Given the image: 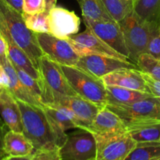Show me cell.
<instances>
[{"instance_id": "cell-1", "label": "cell", "mask_w": 160, "mask_h": 160, "mask_svg": "<svg viewBox=\"0 0 160 160\" xmlns=\"http://www.w3.org/2000/svg\"><path fill=\"white\" fill-rule=\"evenodd\" d=\"M0 34L6 42L22 48L38 69L39 59L44 54L38 44L36 34L27 28L21 12L5 0H0Z\"/></svg>"}, {"instance_id": "cell-3", "label": "cell", "mask_w": 160, "mask_h": 160, "mask_svg": "<svg viewBox=\"0 0 160 160\" xmlns=\"http://www.w3.org/2000/svg\"><path fill=\"white\" fill-rule=\"evenodd\" d=\"M119 24L128 49L129 59L136 64L140 56L146 53L152 31L159 24L142 20L133 11L119 22Z\"/></svg>"}, {"instance_id": "cell-6", "label": "cell", "mask_w": 160, "mask_h": 160, "mask_svg": "<svg viewBox=\"0 0 160 160\" xmlns=\"http://www.w3.org/2000/svg\"><path fill=\"white\" fill-rule=\"evenodd\" d=\"M42 89V105L58 104L68 108L75 113L80 127L79 129L84 130L89 126L101 107L83 98L82 97L64 95L51 90L47 87L42 79H40Z\"/></svg>"}, {"instance_id": "cell-8", "label": "cell", "mask_w": 160, "mask_h": 160, "mask_svg": "<svg viewBox=\"0 0 160 160\" xmlns=\"http://www.w3.org/2000/svg\"><path fill=\"white\" fill-rule=\"evenodd\" d=\"M61 160L95 159L97 152L95 137L85 130L67 134L64 145L60 148Z\"/></svg>"}, {"instance_id": "cell-41", "label": "cell", "mask_w": 160, "mask_h": 160, "mask_svg": "<svg viewBox=\"0 0 160 160\" xmlns=\"http://www.w3.org/2000/svg\"><path fill=\"white\" fill-rule=\"evenodd\" d=\"M129 1H131V2H133V4H135V2H136V0H129Z\"/></svg>"}, {"instance_id": "cell-34", "label": "cell", "mask_w": 160, "mask_h": 160, "mask_svg": "<svg viewBox=\"0 0 160 160\" xmlns=\"http://www.w3.org/2000/svg\"><path fill=\"white\" fill-rule=\"evenodd\" d=\"M142 76L144 81H146L147 87H148L150 93L155 97L160 103V81H156L152 77L147 75V73L142 72Z\"/></svg>"}, {"instance_id": "cell-33", "label": "cell", "mask_w": 160, "mask_h": 160, "mask_svg": "<svg viewBox=\"0 0 160 160\" xmlns=\"http://www.w3.org/2000/svg\"><path fill=\"white\" fill-rule=\"evenodd\" d=\"M59 150H35L31 160H61Z\"/></svg>"}, {"instance_id": "cell-24", "label": "cell", "mask_w": 160, "mask_h": 160, "mask_svg": "<svg viewBox=\"0 0 160 160\" xmlns=\"http://www.w3.org/2000/svg\"><path fill=\"white\" fill-rule=\"evenodd\" d=\"M127 131L136 143L160 142V121L134 127Z\"/></svg>"}, {"instance_id": "cell-45", "label": "cell", "mask_w": 160, "mask_h": 160, "mask_svg": "<svg viewBox=\"0 0 160 160\" xmlns=\"http://www.w3.org/2000/svg\"></svg>"}, {"instance_id": "cell-17", "label": "cell", "mask_w": 160, "mask_h": 160, "mask_svg": "<svg viewBox=\"0 0 160 160\" xmlns=\"http://www.w3.org/2000/svg\"><path fill=\"white\" fill-rule=\"evenodd\" d=\"M0 115L9 130L23 133L21 113L17 98L4 88H0Z\"/></svg>"}, {"instance_id": "cell-10", "label": "cell", "mask_w": 160, "mask_h": 160, "mask_svg": "<svg viewBox=\"0 0 160 160\" xmlns=\"http://www.w3.org/2000/svg\"><path fill=\"white\" fill-rule=\"evenodd\" d=\"M79 56L86 55H100L130 61L125 56L116 52L108 44L99 38L90 29L86 28L83 32L72 35L67 39Z\"/></svg>"}, {"instance_id": "cell-31", "label": "cell", "mask_w": 160, "mask_h": 160, "mask_svg": "<svg viewBox=\"0 0 160 160\" xmlns=\"http://www.w3.org/2000/svg\"><path fill=\"white\" fill-rule=\"evenodd\" d=\"M146 53L160 60V25H156L151 35Z\"/></svg>"}, {"instance_id": "cell-30", "label": "cell", "mask_w": 160, "mask_h": 160, "mask_svg": "<svg viewBox=\"0 0 160 160\" xmlns=\"http://www.w3.org/2000/svg\"><path fill=\"white\" fill-rule=\"evenodd\" d=\"M43 109L48 118L65 131L72 128H77L76 123L61 111L51 106H44V105Z\"/></svg>"}, {"instance_id": "cell-2", "label": "cell", "mask_w": 160, "mask_h": 160, "mask_svg": "<svg viewBox=\"0 0 160 160\" xmlns=\"http://www.w3.org/2000/svg\"><path fill=\"white\" fill-rule=\"evenodd\" d=\"M21 113L23 134L31 142L35 150L60 148L56 136L43 107L17 99Z\"/></svg>"}, {"instance_id": "cell-21", "label": "cell", "mask_w": 160, "mask_h": 160, "mask_svg": "<svg viewBox=\"0 0 160 160\" xmlns=\"http://www.w3.org/2000/svg\"><path fill=\"white\" fill-rule=\"evenodd\" d=\"M8 47V58L13 66L26 72L34 79L39 81L41 75L38 69L35 67L31 59L22 48L11 42H6Z\"/></svg>"}, {"instance_id": "cell-19", "label": "cell", "mask_w": 160, "mask_h": 160, "mask_svg": "<svg viewBox=\"0 0 160 160\" xmlns=\"http://www.w3.org/2000/svg\"><path fill=\"white\" fill-rule=\"evenodd\" d=\"M1 66L4 67L5 70L6 71L8 77H9V84L7 90L17 99L24 102L28 103V104L33 105V106L43 107V105L39 102L37 99H35L31 95V94L27 90L26 88L22 84V83L20 82V79L17 76V72H16L13 64L9 61V58H7Z\"/></svg>"}, {"instance_id": "cell-27", "label": "cell", "mask_w": 160, "mask_h": 160, "mask_svg": "<svg viewBox=\"0 0 160 160\" xmlns=\"http://www.w3.org/2000/svg\"><path fill=\"white\" fill-rule=\"evenodd\" d=\"M49 12L44 10L35 14L23 12V19L27 28L35 33H49L47 17Z\"/></svg>"}, {"instance_id": "cell-25", "label": "cell", "mask_w": 160, "mask_h": 160, "mask_svg": "<svg viewBox=\"0 0 160 160\" xmlns=\"http://www.w3.org/2000/svg\"><path fill=\"white\" fill-rule=\"evenodd\" d=\"M160 157V142H137L124 160H155Z\"/></svg>"}, {"instance_id": "cell-37", "label": "cell", "mask_w": 160, "mask_h": 160, "mask_svg": "<svg viewBox=\"0 0 160 160\" xmlns=\"http://www.w3.org/2000/svg\"><path fill=\"white\" fill-rule=\"evenodd\" d=\"M6 133L4 126L0 124V160L6 159L8 158V156L6 154L4 148H3V138H4V135Z\"/></svg>"}, {"instance_id": "cell-35", "label": "cell", "mask_w": 160, "mask_h": 160, "mask_svg": "<svg viewBox=\"0 0 160 160\" xmlns=\"http://www.w3.org/2000/svg\"><path fill=\"white\" fill-rule=\"evenodd\" d=\"M8 58V47L6 41L0 34V65Z\"/></svg>"}, {"instance_id": "cell-38", "label": "cell", "mask_w": 160, "mask_h": 160, "mask_svg": "<svg viewBox=\"0 0 160 160\" xmlns=\"http://www.w3.org/2000/svg\"><path fill=\"white\" fill-rule=\"evenodd\" d=\"M10 6L23 13V0H5Z\"/></svg>"}, {"instance_id": "cell-29", "label": "cell", "mask_w": 160, "mask_h": 160, "mask_svg": "<svg viewBox=\"0 0 160 160\" xmlns=\"http://www.w3.org/2000/svg\"><path fill=\"white\" fill-rule=\"evenodd\" d=\"M13 67L22 84L26 88L27 90L31 94V95L35 99H37L39 102L42 103V89H41L40 80L37 81V80L34 79L30 75H28L26 72L24 71L19 67H16V66H13Z\"/></svg>"}, {"instance_id": "cell-23", "label": "cell", "mask_w": 160, "mask_h": 160, "mask_svg": "<svg viewBox=\"0 0 160 160\" xmlns=\"http://www.w3.org/2000/svg\"><path fill=\"white\" fill-rule=\"evenodd\" d=\"M133 12L142 20L159 24L160 0H136Z\"/></svg>"}, {"instance_id": "cell-36", "label": "cell", "mask_w": 160, "mask_h": 160, "mask_svg": "<svg viewBox=\"0 0 160 160\" xmlns=\"http://www.w3.org/2000/svg\"><path fill=\"white\" fill-rule=\"evenodd\" d=\"M9 84V80L7 73L5 70L4 67L0 65V88H4L7 90Z\"/></svg>"}, {"instance_id": "cell-20", "label": "cell", "mask_w": 160, "mask_h": 160, "mask_svg": "<svg viewBox=\"0 0 160 160\" xmlns=\"http://www.w3.org/2000/svg\"><path fill=\"white\" fill-rule=\"evenodd\" d=\"M106 86V85H105ZM107 105H127L153 96L151 93L118 86H106Z\"/></svg>"}, {"instance_id": "cell-5", "label": "cell", "mask_w": 160, "mask_h": 160, "mask_svg": "<svg viewBox=\"0 0 160 160\" xmlns=\"http://www.w3.org/2000/svg\"><path fill=\"white\" fill-rule=\"evenodd\" d=\"M106 107L119 116L126 129L160 121V103L151 96L127 105H106Z\"/></svg>"}, {"instance_id": "cell-43", "label": "cell", "mask_w": 160, "mask_h": 160, "mask_svg": "<svg viewBox=\"0 0 160 160\" xmlns=\"http://www.w3.org/2000/svg\"><path fill=\"white\" fill-rule=\"evenodd\" d=\"M91 160H95V159H91Z\"/></svg>"}, {"instance_id": "cell-18", "label": "cell", "mask_w": 160, "mask_h": 160, "mask_svg": "<svg viewBox=\"0 0 160 160\" xmlns=\"http://www.w3.org/2000/svg\"><path fill=\"white\" fill-rule=\"evenodd\" d=\"M3 148L9 156H24L32 154L35 149L31 142L22 132L9 130L3 138Z\"/></svg>"}, {"instance_id": "cell-14", "label": "cell", "mask_w": 160, "mask_h": 160, "mask_svg": "<svg viewBox=\"0 0 160 160\" xmlns=\"http://www.w3.org/2000/svg\"><path fill=\"white\" fill-rule=\"evenodd\" d=\"M38 70L40 73L41 79L44 84L51 90L64 95H78L69 84L59 64L48 56L43 55L39 59Z\"/></svg>"}, {"instance_id": "cell-7", "label": "cell", "mask_w": 160, "mask_h": 160, "mask_svg": "<svg viewBox=\"0 0 160 160\" xmlns=\"http://www.w3.org/2000/svg\"><path fill=\"white\" fill-rule=\"evenodd\" d=\"M93 135L97 145L95 160H124L136 144L127 131Z\"/></svg>"}, {"instance_id": "cell-46", "label": "cell", "mask_w": 160, "mask_h": 160, "mask_svg": "<svg viewBox=\"0 0 160 160\" xmlns=\"http://www.w3.org/2000/svg\"><path fill=\"white\" fill-rule=\"evenodd\" d=\"M6 160H7V159H6Z\"/></svg>"}, {"instance_id": "cell-32", "label": "cell", "mask_w": 160, "mask_h": 160, "mask_svg": "<svg viewBox=\"0 0 160 160\" xmlns=\"http://www.w3.org/2000/svg\"><path fill=\"white\" fill-rule=\"evenodd\" d=\"M45 9V0H23V12L35 14Z\"/></svg>"}, {"instance_id": "cell-47", "label": "cell", "mask_w": 160, "mask_h": 160, "mask_svg": "<svg viewBox=\"0 0 160 160\" xmlns=\"http://www.w3.org/2000/svg\"><path fill=\"white\" fill-rule=\"evenodd\" d=\"M159 24H160V23H159Z\"/></svg>"}, {"instance_id": "cell-11", "label": "cell", "mask_w": 160, "mask_h": 160, "mask_svg": "<svg viewBox=\"0 0 160 160\" xmlns=\"http://www.w3.org/2000/svg\"><path fill=\"white\" fill-rule=\"evenodd\" d=\"M76 67L98 79H101L102 77L121 69H139L131 61L121 60L100 55L80 56Z\"/></svg>"}, {"instance_id": "cell-44", "label": "cell", "mask_w": 160, "mask_h": 160, "mask_svg": "<svg viewBox=\"0 0 160 160\" xmlns=\"http://www.w3.org/2000/svg\"><path fill=\"white\" fill-rule=\"evenodd\" d=\"M6 159H3V160H6Z\"/></svg>"}, {"instance_id": "cell-26", "label": "cell", "mask_w": 160, "mask_h": 160, "mask_svg": "<svg viewBox=\"0 0 160 160\" xmlns=\"http://www.w3.org/2000/svg\"><path fill=\"white\" fill-rule=\"evenodd\" d=\"M113 20L117 23L123 20L128 14L133 11V2L129 0H101Z\"/></svg>"}, {"instance_id": "cell-4", "label": "cell", "mask_w": 160, "mask_h": 160, "mask_svg": "<svg viewBox=\"0 0 160 160\" xmlns=\"http://www.w3.org/2000/svg\"><path fill=\"white\" fill-rule=\"evenodd\" d=\"M60 67L71 87L78 96L101 108L106 106V86L101 79L92 76L76 66L60 65Z\"/></svg>"}, {"instance_id": "cell-15", "label": "cell", "mask_w": 160, "mask_h": 160, "mask_svg": "<svg viewBox=\"0 0 160 160\" xmlns=\"http://www.w3.org/2000/svg\"><path fill=\"white\" fill-rule=\"evenodd\" d=\"M101 80L106 86H118L150 93L139 69H121L102 77Z\"/></svg>"}, {"instance_id": "cell-9", "label": "cell", "mask_w": 160, "mask_h": 160, "mask_svg": "<svg viewBox=\"0 0 160 160\" xmlns=\"http://www.w3.org/2000/svg\"><path fill=\"white\" fill-rule=\"evenodd\" d=\"M38 44L45 56L60 65L76 66L79 55L67 39L55 37L50 33H35Z\"/></svg>"}, {"instance_id": "cell-42", "label": "cell", "mask_w": 160, "mask_h": 160, "mask_svg": "<svg viewBox=\"0 0 160 160\" xmlns=\"http://www.w3.org/2000/svg\"><path fill=\"white\" fill-rule=\"evenodd\" d=\"M155 160H160V157H159V158H158V159H155Z\"/></svg>"}, {"instance_id": "cell-22", "label": "cell", "mask_w": 160, "mask_h": 160, "mask_svg": "<svg viewBox=\"0 0 160 160\" xmlns=\"http://www.w3.org/2000/svg\"><path fill=\"white\" fill-rule=\"evenodd\" d=\"M77 2L82 10L83 18L101 21L114 20L105 9L101 0H77Z\"/></svg>"}, {"instance_id": "cell-39", "label": "cell", "mask_w": 160, "mask_h": 160, "mask_svg": "<svg viewBox=\"0 0 160 160\" xmlns=\"http://www.w3.org/2000/svg\"><path fill=\"white\" fill-rule=\"evenodd\" d=\"M32 154L24 156H9L7 158V160H31L32 159Z\"/></svg>"}, {"instance_id": "cell-12", "label": "cell", "mask_w": 160, "mask_h": 160, "mask_svg": "<svg viewBox=\"0 0 160 160\" xmlns=\"http://www.w3.org/2000/svg\"><path fill=\"white\" fill-rule=\"evenodd\" d=\"M49 33L61 39L78 34L81 20L75 12L63 7L54 6L47 17Z\"/></svg>"}, {"instance_id": "cell-13", "label": "cell", "mask_w": 160, "mask_h": 160, "mask_svg": "<svg viewBox=\"0 0 160 160\" xmlns=\"http://www.w3.org/2000/svg\"><path fill=\"white\" fill-rule=\"evenodd\" d=\"M83 19L86 28L90 29L99 38L113 49L129 59V52L119 23L114 20H91L83 17Z\"/></svg>"}, {"instance_id": "cell-40", "label": "cell", "mask_w": 160, "mask_h": 160, "mask_svg": "<svg viewBox=\"0 0 160 160\" xmlns=\"http://www.w3.org/2000/svg\"><path fill=\"white\" fill-rule=\"evenodd\" d=\"M56 0H45V10L49 12L54 6H56Z\"/></svg>"}, {"instance_id": "cell-16", "label": "cell", "mask_w": 160, "mask_h": 160, "mask_svg": "<svg viewBox=\"0 0 160 160\" xmlns=\"http://www.w3.org/2000/svg\"><path fill=\"white\" fill-rule=\"evenodd\" d=\"M84 130L93 134H106L127 131L120 117L106 106L99 110L90 124Z\"/></svg>"}, {"instance_id": "cell-28", "label": "cell", "mask_w": 160, "mask_h": 160, "mask_svg": "<svg viewBox=\"0 0 160 160\" xmlns=\"http://www.w3.org/2000/svg\"><path fill=\"white\" fill-rule=\"evenodd\" d=\"M136 64L140 70L160 81V60L155 59L147 53H144L140 56Z\"/></svg>"}]
</instances>
